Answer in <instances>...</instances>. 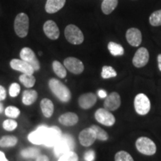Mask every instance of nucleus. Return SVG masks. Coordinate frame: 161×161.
I'll list each match as a JSON object with an SVG mask.
<instances>
[{"mask_svg":"<svg viewBox=\"0 0 161 161\" xmlns=\"http://www.w3.org/2000/svg\"><path fill=\"white\" fill-rule=\"evenodd\" d=\"M49 86L52 92L62 102H68L71 99V92L65 84L56 78H51L49 81Z\"/></svg>","mask_w":161,"mask_h":161,"instance_id":"nucleus-1","label":"nucleus"},{"mask_svg":"<svg viewBox=\"0 0 161 161\" xmlns=\"http://www.w3.org/2000/svg\"><path fill=\"white\" fill-rule=\"evenodd\" d=\"M75 148V140L69 134H64L55 146H54V152L56 157L60 158L66 153L72 152Z\"/></svg>","mask_w":161,"mask_h":161,"instance_id":"nucleus-2","label":"nucleus"},{"mask_svg":"<svg viewBox=\"0 0 161 161\" xmlns=\"http://www.w3.org/2000/svg\"><path fill=\"white\" fill-rule=\"evenodd\" d=\"M136 148L141 154L145 155H153L157 152V146L151 139L141 136L136 141Z\"/></svg>","mask_w":161,"mask_h":161,"instance_id":"nucleus-3","label":"nucleus"},{"mask_svg":"<svg viewBox=\"0 0 161 161\" xmlns=\"http://www.w3.org/2000/svg\"><path fill=\"white\" fill-rule=\"evenodd\" d=\"M66 39L69 43L74 45H79L83 43L84 37L79 28L75 25H69L66 27L64 31Z\"/></svg>","mask_w":161,"mask_h":161,"instance_id":"nucleus-4","label":"nucleus"},{"mask_svg":"<svg viewBox=\"0 0 161 161\" xmlns=\"http://www.w3.org/2000/svg\"><path fill=\"white\" fill-rule=\"evenodd\" d=\"M29 20L28 16L24 13H20L15 18L14 30L19 37H25L29 32Z\"/></svg>","mask_w":161,"mask_h":161,"instance_id":"nucleus-5","label":"nucleus"},{"mask_svg":"<svg viewBox=\"0 0 161 161\" xmlns=\"http://www.w3.org/2000/svg\"><path fill=\"white\" fill-rule=\"evenodd\" d=\"M134 109L139 115H146L151 109L149 98L143 93H140L134 98Z\"/></svg>","mask_w":161,"mask_h":161,"instance_id":"nucleus-6","label":"nucleus"},{"mask_svg":"<svg viewBox=\"0 0 161 161\" xmlns=\"http://www.w3.org/2000/svg\"><path fill=\"white\" fill-rule=\"evenodd\" d=\"M21 60H24L29 65H31L35 71H38L40 68V62L36 57L35 53L29 47H24L19 54Z\"/></svg>","mask_w":161,"mask_h":161,"instance_id":"nucleus-7","label":"nucleus"},{"mask_svg":"<svg viewBox=\"0 0 161 161\" xmlns=\"http://www.w3.org/2000/svg\"><path fill=\"white\" fill-rule=\"evenodd\" d=\"M95 118L98 122L105 126H112L115 124L116 119L114 114L104 108H99L95 113Z\"/></svg>","mask_w":161,"mask_h":161,"instance_id":"nucleus-8","label":"nucleus"},{"mask_svg":"<svg viewBox=\"0 0 161 161\" xmlns=\"http://www.w3.org/2000/svg\"><path fill=\"white\" fill-rule=\"evenodd\" d=\"M62 136L61 130L58 127L54 126L48 128L47 133L44 140L43 145L48 147H54Z\"/></svg>","mask_w":161,"mask_h":161,"instance_id":"nucleus-9","label":"nucleus"},{"mask_svg":"<svg viewBox=\"0 0 161 161\" xmlns=\"http://www.w3.org/2000/svg\"><path fill=\"white\" fill-rule=\"evenodd\" d=\"M64 65L70 72L75 75H79L84 69L83 63L79 59L73 57L66 58L64 61Z\"/></svg>","mask_w":161,"mask_h":161,"instance_id":"nucleus-10","label":"nucleus"},{"mask_svg":"<svg viewBox=\"0 0 161 161\" xmlns=\"http://www.w3.org/2000/svg\"><path fill=\"white\" fill-rule=\"evenodd\" d=\"M148 60H149V53L147 49L144 47L140 48L136 52L135 55L133 58V64L134 66L137 68L143 67L148 64Z\"/></svg>","mask_w":161,"mask_h":161,"instance_id":"nucleus-11","label":"nucleus"},{"mask_svg":"<svg viewBox=\"0 0 161 161\" xmlns=\"http://www.w3.org/2000/svg\"><path fill=\"white\" fill-rule=\"evenodd\" d=\"M48 127L46 125H40L35 130V131L29 134L28 139L31 143L35 145L43 144L44 140H45L46 133L48 130Z\"/></svg>","mask_w":161,"mask_h":161,"instance_id":"nucleus-12","label":"nucleus"},{"mask_svg":"<svg viewBox=\"0 0 161 161\" xmlns=\"http://www.w3.org/2000/svg\"><path fill=\"white\" fill-rule=\"evenodd\" d=\"M80 143L83 146L89 147L94 143L96 140L95 131L91 128H87L81 130L78 136Z\"/></svg>","mask_w":161,"mask_h":161,"instance_id":"nucleus-13","label":"nucleus"},{"mask_svg":"<svg viewBox=\"0 0 161 161\" xmlns=\"http://www.w3.org/2000/svg\"><path fill=\"white\" fill-rule=\"evenodd\" d=\"M121 105V98L119 93L116 92H111L105 98L104 108L108 111H114Z\"/></svg>","mask_w":161,"mask_h":161,"instance_id":"nucleus-14","label":"nucleus"},{"mask_svg":"<svg viewBox=\"0 0 161 161\" xmlns=\"http://www.w3.org/2000/svg\"><path fill=\"white\" fill-rule=\"evenodd\" d=\"M10 66L13 69L16 71L21 72L23 74H29L33 75L35 69L31 65L21 59H13L10 62Z\"/></svg>","mask_w":161,"mask_h":161,"instance_id":"nucleus-15","label":"nucleus"},{"mask_svg":"<svg viewBox=\"0 0 161 161\" xmlns=\"http://www.w3.org/2000/svg\"><path fill=\"white\" fill-rule=\"evenodd\" d=\"M45 35L51 40H57L60 36V31L57 24L52 20H48L43 25Z\"/></svg>","mask_w":161,"mask_h":161,"instance_id":"nucleus-16","label":"nucleus"},{"mask_svg":"<svg viewBox=\"0 0 161 161\" xmlns=\"http://www.w3.org/2000/svg\"><path fill=\"white\" fill-rule=\"evenodd\" d=\"M97 102V97L92 92L82 94L78 98V104L80 107L83 109H90L92 106L95 105Z\"/></svg>","mask_w":161,"mask_h":161,"instance_id":"nucleus-17","label":"nucleus"},{"mask_svg":"<svg viewBox=\"0 0 161 161\" xmlns=\"http://www.w3.org/2000/svg\"><path fill=\"white\" fill-rule=\"evenodd\" d=\"M126 39L132 46H139L142 43V34L138 29L130 28L126 32Z\"/></svg>","mask_w":161,"mask_h":161,"instance_id":"nucleus-18","label":"nucleus"},{"mask_svg":"<svg viewBox=\"0 0 161 161\" xmlns=\"http://www.w3.org/2000/svg\"><path fill=\"white\" fill-rule=\"evenodd\" d=\"M78 116L75 113L67 112L59 117V122L65 126H73L78 123Z\"/></svg>","mask_w":161,"mask_h":161,"instance_id":"nucleus-19","label":"nucleus"},{"mask_svg":"<svg viewBox=\"0 0 161 161\" xmlns=\"http://www.w3.org/2000/svg\"><path fill=\"white\" fill-rule=\"evenodd\" d=\"M66 0H47L45 5L46 11L49 14H55L64 7Z\"/></svg>","mask_w":161,"mask_h":161,"instance_id":"nucleus-20","label":"nucleus"},{"mask_svg":"<svg viewBox=\"0 0 161 161\" xmlns=\"http://www.w3.org/2000/svg\"><path fill=\"white\" fill-rule=\"evenodd\" d=\"M40 108L43 115L46 118L51 117L54 113V104L49 98H43L40 102Z\"/></svg>","mask_w":161,"mask_h":161,"instance_id":"nucleus-21","label":"nucleus"},{"mask_svg":"<svg viewBox=\"0 0 161 161\" xmlns=\"http://www.w3.org/2000/svg\"><path fill=\"white\" fill-rule=\"evenodd\" d=\"M37 98V92L35 90H26L23 93V103L25 105H31Z\"/></svg>","mask_w":161,"mask_h":161,"instance_id":"nucleus-22","label":"nucleus"},{"mask_svg":"<svg viewBox=\"0 0 161 161\" xmlns=\"http://www.w3.org/2000/svg\"><path fill=\"white\" fill-rule=\"evenodd\" d=\"M118 5V0H103L102 3V11L104 14H110L115 10Z\"/></svg>","mask_w":161,"mask_h":161,"instance_id":"nucleus-23","label":"nucleus"},{"mask_svg":"<svg viewBox=\"0 0 161 161\" xmlns=\"http://www.w3.org/2000/svg\"><path fill=\"white\" fill-rule=\"evenodd\" d=\"M19 81L23 84L25 87L31 88L35 84L36 79L33 75L29 74H22L19 76Z\"/></svg>","mask_w":161,"mask_h":161,"instance_id":"nucleus-24","label":"nucleus"},{"mask_svg":"<svg viewBox=\"0 0 161 161\" xmlns=\"http://www.w3.org/2000/svg\"><path fill=\"white\" fill-rule=\"evenodd\" d=\"M17 138L14 136H4L0 140V147L8 148L14 146L17 143Z\"/></svg>","mask_w":161,"mask_h":161,"instance_id":"nucleus-25","label":"nucleus"},{"mask_svg":"<svg viewBox=\"0 0 161 161\" xmlns=\"http://www.w3.org/2000/svg\"><path fill=\"white\" fill-rule=\"evenodd\" d=\"M52 69L58 77L60 78H64L66 76V67L64 65H62L58 60H55L52 63Z\"/></svg>","mask_w":161,"mask_h":161,"instance_id":"nucleus-26","label":"nucleus"},{"mask_svg":"<svg viewBox=\"0 0 161 161\" xmlns=\"http://www.w3.org/2000/svg\"><path fill=\"white\" fill-rule=\"evenodd\" d=\"M108 49L112 55L120 56L124 54V49L120 44H118L114 42H110L108 46Z\"/></svg>","mask_w":161,"mask_h":161,"instance_id":"nucleus-27","label":"nucleus"},{"mask_svg":"<svg viewBox=\"0 0 161 161\" xmlns=\"http://www.w3.org/2000/svg\"><path fill=\"white\" fill-rule=\"evenodd\" d=\"M21 154L25 158H37L40 155V150L37 148H27L21 152Z\"/></svg>","mask_w":161,"mask_h":161,"instance_id":"nucleus-28","label":"nucleus"},{"mask_svg":"<svg viewBox=\"0 0 161 161\" xmlns=\"http://www.w3.org/2000/svg\"><path fill=\"white\" fill-rule=\"evenodd\" d=\"M90 128L95 131L96 139H98V140H99L101 141L108 140V134L104 129H102V128H100V127H98L97 125H92Z\"/></svg>","mask_w":161,"mask_h":161,"instance_id":"nucleus-29","label":"nucleus"},{"mask_svg":"<svg viewBox=\"0 0 161 161\" xmlns=\"http://www.w3.org/2000/svg\"><path fill=\"white\" fill-rule=\"evenodd\" d=\"M102 77L104 79H108V78H114L117 75L116 70L110 66H104L102 67V73H101Z\"/></svg>","mask_w":161,"mask_h":161,"instance_id":"nucleus-30","label":"nucleus"},{"mask_svg":"<svg viewBox=\"0 0 161 161\" xmlns=\"http://www.w3.org/2000/svg\"><path fill=\"white\" fill-rule=\"evenodd\" d=\"M149 23L153 26L161 25V10L153 12L149 17Z\"/></svg>","mask_w":161,"mask_h":161,"instance_id":"nucleus-31","label":"nucleus"},{"mask_svg":"<svg viewBox=\"0 0 161 161\" xmlns=\"http://www.w3.org/2000/svg\"><path fill=\"white\" fill-rule=\"evenodd\" d=\"M5 114L11 119H17L19 116L20 111L17 108L14 106H8L5 108Z\"/></svg>","mask_w":161,"mask_h":161,"instance_id":"nucleus-32","label":"nucleus"},{"mask_svg":"<svg viewBox=\"0 0 161 161\" xmlns=\"http://www.w3.org/2000/svg\"><path fill=\"white\" fill-rule=\"evenodd\" d=\"M115 161H134L131 155L125 151H120L115 155Z\"/></svg>","mask_w":161,"mask_h":161,"instance_id":"nucleus-33","label":"nucleus"},{"mask_svg":"<svg viewBox=\"0 0 161 161\" xmlns=\"http://www.w3.org/2000/svg\"><path fill=\"white\" fill-rule=\"evenodd\" d=\"M58 161H78V157L75 152L72 151L60 156Z\"/></svg>","mask_w":161,"mask_h":161,"instance_id":"nucleus-34","label":"nucleus"},{"mask_svg":"<svg viewBox=\"0 0 161 161\" xmlns=\"http://www.w3.org/2000/svg\"><path fill=\"white\" fill-rule=\"evenodd\" d=\"M3 128L8 131H11L16 129V128L17 127V122L15 120L11 119H6L3 122Z\"/></svg>","mask_w":161,"mask_h":161,"instance_id":"nucleus-35","label":"nucleus"},{"mask_svg":"<svg viewBox=\"0 0 161 161\" xmlns=\"http://www.w3.org/2000/svg\"><path fill=\"white\" fill-rule=\"evenodd\" d=\"M20 92V86L17 83H13L10 86L9 94L11 97H16L19 95Z\"/></svg>","mask_w":161,"mask_h":161,"instance_id":"nucleus-36","label":"nucleus"},{"mask_svg":"<svg viewBox=\"0 0 161 161\" xmlns=\"http://www.w3.org/2000/svg\"><path fill=\"white\" fill-rule=\"evenodd\" d=\"M84 159L85 161H93L95 160V152L92 150L87 151L84 154Z\"/></svg>","mask_w":161,"mask_h":161,"instance_id":"nucleus-37","label":"nucleus"},{"mask_svg":"<svg viewBox=\"0 0 161 161\" xmlns=\"http://www.w3.org/2000/svg\"><path fill=\"white\" fill-rule=\"evenodd\" d=\"M6 98V90L3 86L0 85V102Z\"/></svg>","mask_w":161,"mask_h":161,"instance_id":"nucleus-38","label":"nucleus"},{"mask_svg":"<svg viewBox=\"0 0 161 161\" xmlns=\"http://www.w3.org/2000/svg\"><path fill=\"white\" fill-rule=\"evenodd\" d=\"M98 95L100 98H106L107 96H108V94H107L106 91H105V90H98Z\"/></svg>","mask_w":161,"mask_h":161,"instance_id":"nucleus-39","label":"nucleus"},{"mask_svg":"<svg viewBox=\"0 0 161 161\" xmlns=\"http://www.w3.org/2000/svg\"><path fill=\"white\" fill-rule=\"evenodd\" d=\"M36 161H49V160L46 155H39L36 159Z\"/></svg>","mask_w":161,"mask_h":161,"instance_id":"nucleus-40","label":"nucleus"},{"mask_svg":"<svg viewBox=\"0 0 161 161\" xmlns=\"http://www.w3.org/2000/svg\"><path fill=\"white\" fill-rule=\"evenodd\" d=\"M0 161H8L3 152H0Z\"/></svg>","mask_w":161,"mask_h":161,"instance_id":"nucleus-41","label":"nucleus"},{"mask_svg":"<svg viewBox=\"0 0 161 161\" xmlns=\"http://www.w3.org/2000/svg\"><path fill=\"white\" fill-rule=\"evenodd\" d=\"M158 67L159 69L161 71V54L158 56Z\"/></svg>","mask_w":161,"mask_h":161,"instance_id":"nucleus-42","label":"nucleus"},{"mask_svg":"<svg viewBox=\"0 0 161 161\" xmlns=\"http://www.w3.org/2000/svg\"><path fill=\"white\" fill-rule=\"evenodd\" d=\"M3 111H4L3 104V103H1V102H0V114H1V113H3Z\"/></svg>","mask_w":161,"mask_h":161,"instance_id":"nucleus-43","label":"nucleus"}]
</instances>
